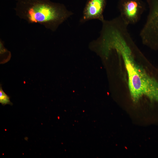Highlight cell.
I'll return each mask as SVG.
<instances>
[{
  "mask_svg": "<svg viewBox=\"0 0 158 158\" xmlns=\"http://www.w3.org/2000/svg\"><path fill=\"white\" fill-rule=\"evenodd\" d=\"M116 52L117 56L124 62L133 101L137 102L145 96L158 103V80L148 75L134 62L135 58L141 54L139 51L130 43L123 42L117 46Z\"/></svg>",
  "mask_w": 158,
  "mask_h": 158,
  "instance_id": "1",
  "label": "cell"
},
{
  "mask_svg": "<svg viewBox=\"0 0 158 158\" xmlns=\"http://www.w3.org/2000/svg\"><path fill=\"white\" fill-rule=\"evenodd\" d=\"M16 15L29 23H37L55 31L73 14L62 4L49 0H17Z\"/></svg>",
  "mask_w": 158,
  "mask_h": 158,
  "instance_id": "2",
  "label": "cell"
},
{
  "mask_svg": "<svg viewBox=\"0 0 158 158\" xmlns=\"http://www.w3.org/2000/svg\"><path fill=\"white\" fill-rule=\"evenodd\" d=\"M149 12L140 33L142 43L158 50V0H146Z\"/></svg>",
  "mask_w": 158,
  "mask_h": 158,
  "instance_id": "3",
  "label": "cell"
},
{
  "mask_svg": "<svg viewBox=\"0 0 158 158\" xmlns=\"http://www.w3.org/2000/svg\"><path fill=\"white\" fill-rule=\"evenodd\" d=\"M118 8L120 16L128 25L136 23L146 9L142 0H119Z\"/></svg>",
  "mask_w": 158,
  "mask_h": 158,
  "instance_id": "4",
  "label": "cell"
},
{
  "mask_svg": "<svg viewBox=\"0 0 158 158\" xmlns=\"http://www.w3.org/2000/svg\"><path fill=\"white\" fill-rule=\"evenodd\" d=\"M107 2V0H88L83 10L80 23H83L93 19L103 21L105 20L103 13Z\"/></svg>",
  "mask_w": 158,
  "mask_h": 158,
  "instance_id": "5",
  "label": "cell"
},
{
  "mask_svg": "<svg viewBox=\"0 0 158 158\" xmlns=\"http://www.w3.org/2000/svg\"><path fill=\"white\" fill-rule=\"evenodd\" d=\"M0 103L3 105L6 104L12 105L10 97L3 90L1 85L0 86Z\"/></svg>",
  "mask_w": 158,
  "mask_h": 158,
  "instance_id": "6",
  "label": "cell"
}]
</instances>
